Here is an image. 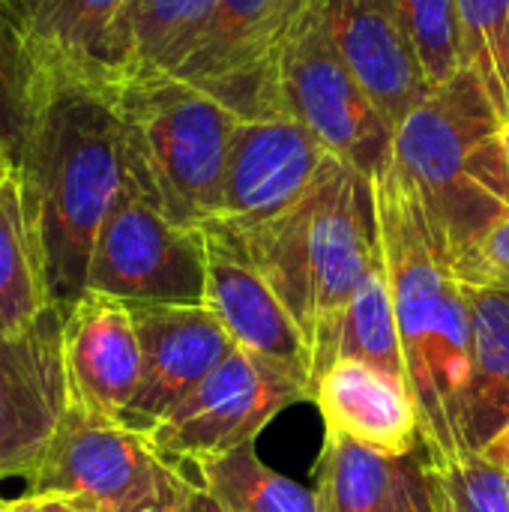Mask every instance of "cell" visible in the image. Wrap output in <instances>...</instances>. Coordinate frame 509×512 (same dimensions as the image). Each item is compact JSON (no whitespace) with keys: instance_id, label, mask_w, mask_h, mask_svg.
Wrapping results in <instances>:
<instances>
[{"instance_id":"obj_1","label":"cell","mask_w":509,"mask_h":512,"mask_svg":"<svg viewBox=\"0 0 509 512\" xmlns=\"http://www.w3.org/2000/svg\"><path fill=\"white\" fill-rule=\"evenodd\" d=\"M15 171L33 216L51 297L87 291L93 243L129 183L120 117L102 81L39 63V84Z\"/></svg>"},{"instance_id":"obj_2","label":"cell","mask_w":509,"mask_h":512,"mask_svg":"<svg viewBox=\"0 0 509 512\" xmlns=\"http://www.w3.org/2000/svg\"><path fill=\"white\" fill-rule=\"evenodd\" d=\"M375 198L405 381L417 402L423 453L432 468H444L468 456L465 414L474 366L468 288L450 270L414 186L396 165L375 180Z\"/></svg>"},{"instance_id":"obj_3","label":"cell","mask_w":509,"mask_h":512,"mask_svg":"<svg viewBox=\"0 0 509 512\" xmlns=\"http://www.w3.org/2000/svg\"><path fill=\"white\" fill-rule=\"evenodd\" d=\"M201 231L240 252L282 297L315 348L369 270L384 258L375 180L330 156L318 183L288 213L249 228Z\"/></svg>"},{"instance_id":"obj_4","label":"cell","mask_w":509,"mask_h":512,"mask_svg":"<svg viewBox=\"0 0 509 512\" xmlns=\"http://www.w3.org/2000/svg\"><path fill=\"white\" fill-rule=\"evenodd\" d=\"M393 165L414 186L450 270L462 276L486 231L509 213L504 117L471 69L402 120Z\"/></svg>"},{"instance_id":"obj_5","label":"cell","mask_w":509,"mask_h":512,"mask_svg":"<svg viewBox=\"0 0 509 512\" xmlns=\"http://www.w3.org/2000/svg\"><path fill=\"white\" fill-rule=\"evenodd\" d=\"M102 84L123 126L129 180L171 222H213L240 117L213 93L159 69H123Z\"/></svg>"},{"instance_id":"obj_6","label":"cell","mask_w":509,"mask_h":512,"mask_svg":"<svg viewBox=\"0 0 509 512\" xmlns=\"http://www.w3.org/2000/svg\"><path fill=\"white\" fill-rule=\"evenodd\" d=\"M279 114L303 123L333 156L378 180L393 165L396 129L345 63L327 0H315L276 78Z\"/></svg>"},{"instance_id":"obj_7","label":"cell","mask_w":509,"mask_h":512,"mask_svg":"<svg viewBox=\"0 0 509 512\" xmlns=\"http://www.w3.org/2000/svg\"><path fill=\"white\" fill-rule=\"evenodd\" d=\"M87 291L123 303L201 306L207 294L204 231L171 222L129 180L93 243Z\"/></svg>"},{"instance_id":"obj_8","label":"cell","mask_w":509,"mask_h":512,"mask_svg":"<svg viewBox=\"0 0 509 512\" xmlns=\"http://www.w3.org/2000/svg\"><path fill=\"white\" fill-rule=\"evenodd\" d=\"M312 402V387L285 369L234 348L198 387L147 429L156 453L180 468L252 444L291 405Z\"/></svg>"},{"instance_id":"obj_9","label":"cell","mask_w":509,"mask_h":512,"mask_svg":"<svg viewBox=\"0 0 509 512\" xmlns=\"http://www.w3.org/2000/svg\"><path fill=\"white\" fill-rule=\"evenodd\" d=\"M315 0H219L192 54L171 72L237 117H276L279 63Z\"/></svg>"},{"instance_id":"obj_10","label":"cell","mask_w":509,"mask_h":512,"mask_svg":"<svg viewBox=\"0 0 509 512\" xmlns=\"http://www.w3.org/2000/svg\"><path fill=\"white\" fill-rule=\"evenodd\" d=\"M168 471L171 462L156 453L147 432L69 405L42 465L30 474L27 495H63L93 512H132L159 492Z\"/></svg>"},{"instance_id":"obj_11","label":"cell","mask_w":509,"mask_h":512,"mask_svg":"<svg viewBox=\"0 0 509 512\" xmlns=\"http://www.w3.org/2000/svg\"><path fill=\"white\" fill-rule=\"evenodd\" d=\"M69 405L63 306L0 330V477H30L42 465Z\"/></svg>"},{"instance_id":"obj_12","label":"cell","mask_w":509,"mask_h":512,"mask_svg":"<svg viewBox=\"0 0 509 512\" xmlns=\"http://www.w3.org/2000/svg\"><path fill=\"white\" fill-rule=\"evenodd\" d=\"M330 156L294 117H240L231 135L219 213L207 225L237 234L288 213L318 183Z\"/></svg>"},{"instance_id":"obj_13","label":"cell","mask_w":509,"mask_h":512,"mask_svg":"<svg viewBox=\"0 0 509 512\" xmlns=\"http://www.w3.org/2000/svg\"><path fill=\"white\" fill-rule=\"evenodd\" d=\"M141 342V384L126 423L147 432L237 345L210 306L129 303Z\"/></svg>"},{"instance_id":"obj_14","label":"cell","mask_w":509,"mask_h":512,"mask_svg":"<svg viewBox=\"0 0 509 512\" xmlns=\"http://www.w3.org/2000/svg\"><path fill=\"white\" fill-rule=\"evenodd\" d=\"M63 360L69 402L126 423L141 384V342L129 303L84 291L63 309Z\"/></svg>"},{"instance_id":"obj_15","label":"cell","mask_w":509,"mask_h":512,"mask_svg":"<svg viewBox=\"0 0 509 512\" xmlns=\"http://www.w3.org/2000/svg\"><path fill=\"white\" fill-rule=\"evenodd\" d=\"M336 45L393 129L432 93L399 0H327Z\"/></svg>"},{"instance_id":"obj_16","label":"cell","mask_w":509,"mask_h":512,"mask_svg":"<svg viewBox=\"0 0 509 512\" xmlns=\"http://www.w3.org/2000/svg\"><path fill=\"white\" fill-rule=\"evenodd\" d=\"M207 240V294L204 306L216 312L237 348L285 369L312 387V348L273 291V285L228 243L204 231Z\"/></svg>"},{"instance_id":"obj_17","label":"cell","mask_w":509,"mask_h":512,"mask_svg":"<svg viewBox=\"0 0 509 512\" xmlns=\"http://www.w3.org/2000/svg\"><path fill=\"white\" fill-rule=\"evenodd\" d=\"M312 402L324 417V432L342 435L390 459L423 450L420 414L405 378L372 363L336 360L318 375Z\"/></svg>"},{"instance_id":"obj_18","label":"cell","mask_w":509,"mask_h":512,"mask_svg":"<svg viewBox=\"0 0 509 512\" xmlns=\"http://www.w3.org/2000/svg\"><path fill=\"white\" fill-rule=\"evenodd\" d=\"M36 60L90 81L117 75V24L129 0H3Z\"/></svg>"},{"instance_id":"obj_19","label":"cell","mask_w":509,"mask_h":512,"mask_svg":"<svg viewBox=\"0 0 509 512\" xmlns=\"http://www.w3.org/2000/svg\"><path fill=\"white\" fill-rule=\"evenodd\" d=\"M474 366L465 414V447L477 453L509 423V288L468 285Z\"/></svg>"},{"instance_id":"obj_20","label":"cell","mask_w":509,"mask_h":512,"mask_svg":"<svg viewBox=\"0 0 509 512\" xmlns=\"http://www.w3.org/2000/svg\"><path fill=\"white\" fill-rule=\"evenodd\" d=\"M336 360H363L396 378H405L393 291L384 258L369 270V276L354 291L351 303L342 309L330 333L312 348V387L318 375Z\"/></svg>"},{"instance_id":"obj_21","label":"cell","mask_w":509,"mask_h":512,"mask_svg":"<svg viewBox=\"0 0 509 512\" xmlns=\"http://www.w3.org/2000/svg\"><path fill=\"white\" fill-rule=\"evenodd\" d=\"M54 303L42 243L18 171L0 186V330H21Z\"/></svg>"},{"instance_id":"obj_22","label":"cell","mask_w":509,"mask_h":512,"mask_svg":"<svg viewBox=\"0 0 509 512\" xmlns=\"http://www.w3.org/2000/svg\"><path fill=\"white\" fill-rule=\"evenodd\" d=\"M219 0H129L117 24V72H174L204 36Z\"/></svg>"},{"instance_id":"obj_23","label":"cell","mask_w":509,"mask_h":512,"mask_svg":"<svg viewBox=\"0 0 509 512\" xmlns=\"http://www.w3.org/2000/svg\"><path fill=\"white\" fill-rule=\"evenodd\" d=\"M198 486L213 492L228 512H315L309 486L273 471L252 444L201 459L186 468Z\"/></svg>"},{"instance_id":"obj_24","label":"cell","mask_w":509,"mask_h":512,"mask_svg":"<svg viewBox=\"0 0 509 512\" xmlns=\"http://www.w3.org/2000/svg\"><path fill=\"white\" fill-rule=\"evenodd\" d=\"M396 462L399 459L324 432L312 471L315 512H384L396 480Z\"/></svg>"},{"instance_id":"obj_25","label":"cell","mask_w":509,"mask_h":512,"mask_svg":"<svg viewBox=\"0 0 509 512\" xmlns=\"http://www.w3.org/2000/svg\"><path fill=\"white\" fill-rule=\"evenodd\" d=\"M462 63L509 117V0H459Z\"/></svg>"},{"instance_id":"obj_26","label":"cell","mask_w":509,"mask_h":512,"mask_svg":"<svg viewBox=\"0 0 509 512\" xmlns=\"http://www.w3.org/2000/svg\"><path fill=\"white\" fill-rule=\"evenodd\" d=\"M39 84V60L0 0V144L18 153Z\"/></svg>"},{"instance_id":"obj_27","label":"cell","mask_w":509,"mask_h":512,"mask_svg":"<svg viewBox=\"0 0 509 512\" xmlns=\"http://www.w3.org/2000/svg\"><path fill=\"white\" fill-rule=\"evenodd\" d=\"M399 9L432 90L444 87L465 69L459 0H399Z\"/></svg>"},{"instance_id":"obj_28","label":"cell","mask_w":509,"mask_h":512,"mask_svg":"<svg viewBox=\"0 0 509 512\" xmlns=\"http://www.w3.org/2000/svg\"><path fill=\"white\" fill-rule=\"evenodd\" d=\"M429 483L438 512H509V477L480 453L444 468L429 465Z\"/></svg>"},{"instance_id":"obj_29","label":"cell","mask_w":509,"mask_h":512,"mask_svg":"<svg viewBox=\"0 0 509 512\" xmlns=\"http://www.w3.org/2000/svg\"><path fill=\"white\" fill-rule=\"evenodd\" d=\"M459 279L468 285L509 288V213L486 231Z\"/></svg>"},{"instance_id":"obj_30","label":"cell","mask_w":509,"mask_h":512,"mask_svg":"<svg viewBox=\"0 0 509 512\" xmlns=\"http://www.w3.org/2000/svg\"><path fill=\"white\" fill-rule=\"evenodd\" d=\"M384 512H438L429 483V462L423 450L396 462V480Z\"/></svg>"},{"instance_id":"obj_31","label":"cell","mask_w":509,"mask_h":512,"mask_svg":"<svg viewBox=\"0 0 509 512\" xmlns=\"http://www.w3.org/2000/svg\"><path fill=\"white\" fill-rule=\"evenodd\" d=\"M192 492H195V477L186 468L171 465V471H168L165 483L159 486V492L132 512H189Z\"/></svg>"},{"instance_id":"obj_32","label":"cell","mask_w":509,"mask_h":512,"mask_svg":"<svg viewBox=\"0 0 509 512\" xmlns=\"http://www.w3.org/2000/svg\"><path fill=\"white\" fill-rule=\"evenodd\" d=\"M477 453H480L489 465H495L498 471H504L509 477V423L495 435V438H489Z\"/></svg>"},{"instance_id":"obj_33","label":"cell","mask_w":509,"mask_h":512,"mask_svg":"<svg viewBox=\"0 0 509 512\" xmlns=\"http://www.w3.org/2000/svg\"><path fill=\"white\" fill-rule=\"evenodd\" d=\"M36 498V495H33ZM36 512H93L90 507H84L81 501L63 498V495H39L36 498Z\"/></svg>"},{"instance_id":"obj_34","label":"cell","mask_w":509,"mask_h":512,"mask_svg":"<svg viewBox=\"0 0 509 512\" xmlns=\"http://www.w3.org/2000/svg\"><path fill=\"white\" fill-rule=\"evenodd\" d=\"M189 512H228V507L213 492H207L204 486L195 483V492H192V501H189Z\"/></svg>"},{"instance_id":"obj_35","label":"cell","mask_w":509,"mask_h":512,"mask_svg":"<svg viewBox=\"0 0 509 512\" xmlns=\"http://www.w3.org/2000/svg\"><path fill=\"white\" fill-rule=\"evenodd\" d=\"M12 174H15V156H12V150H6V147L0 144V186H3Z\"/></svg>"},{"instance_id":"obj_36","label":"cell","mask_w":509,"mask_h":512,"mask_svg":"<svg viewBox=\"0 0 509 512\" xmlns=\"http://www.w3.org/2000/svg\"><path fill=\"white\" fill-rule=\"evenodd\" d=\"M0 512H36V498H33V495H24V498H18V501L0 504Z\"/></svg>"},{"instance_id":"obj_37","label":"cell","mask_w":509,"mask_h":512,"mask_svg":"<svg viewBox=\"0 0 509 512\" xmlns=\"http://www.w3.org/2000/svg\"><path fill=\"white\" fill-rule=\"evenodd\" d=\"M504 150H507V162H509V117H504Z\"/></svg>"}]
</instances>
